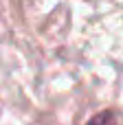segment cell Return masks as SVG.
Here are the masks:
<instances>
[{
  "label": "cell",
  "mask_w": 123,
  "mask_h": 125,
  "mask_svg": "<svg viewBox=\"0 0 123 125\" xmlns=\"http://www.w3.org/2000/svg\"><path fill=\"white\" fill-rule=\"evenodd\" d=\"M88 125H112V112H101V114H97Z\"/></svg>",
  "instance_id": "1"
}]
</instances>
